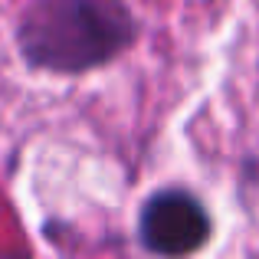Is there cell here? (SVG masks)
Listing matches in <instances>:
<instances>
[{
    "mask_svg": "<svg viewBox=\"0 0 259 259\" xmlns=\"http://www.w3.org/2000/svg\"><path fill=\"white\" fill-rule=\"evenodd\" d=\"M125 0H30L17 23L20 56L43 72L82 76L135 43Z\"/></svg>",
    "mask_w": 259,
    "mask_h": 259,
    "instance_id": "obj_1",
    "label": "cell"
},
{
    "mask_svg": "<svg viewBox=\"0 0 259 259\" xmlns=\"http://www.w3.org/2000/svg\"><path fill=\"white\" fill-rule=\"evenodd\" d=\"M213 223L190 190L167 187L145 200L138 213V240L154 256H187L207 246Z\"/></svg>",
    "mask_w": 259,
    "mask_h": 259,
    "instance_id": "obj_2",
    "label": "cell"
}]
</instances>
